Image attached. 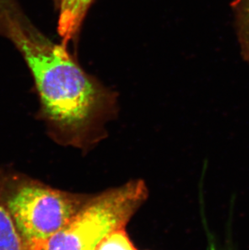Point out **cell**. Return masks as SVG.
<instances>
[{
    "mask_svg": "<svg viewBox=\"0 0 249 250\" xmlns=\"http://www.w3.org/2000/svg\"><path fill=\"white\" fill-rule=\"evenodd\" d=\"M3 167H0V250H25L2 196Z\"/></svg>",
    "mask_w": 249,
    "mask_h": 250,
    "instance_id": "5",
    "label": "cell"
},
{
    "mask_svg": "<svg viewBox=\"0 0 249 250\" xmlns=\"http://www.w3.org/2000/svg\"><path fill=\"white\" fill-rule=\"evenodd\" d=\"M92 0H60L58 31L62 38V45L74 38L80 29Z\"/></svg>",
    "mask_w": 249,
    "mask_h": 250,
    "instance_id": "4",
    "label": "cell"
},
{
    "mask_svg": "<svg viewBox=\"0 0 249 250\" xmlns=\"http://www.w3.org/2000/svg\"><path fill=\"white\" fill-rule=\"evenodd\" d=\"M96 250H137L124 229H118L106 236Z\"/></svg>",
    "mask_w": 249,
    "mask_h": 250,
    "instance_id": "7",
    "label": "cell"
},
{
    "mask_svg": "<svg viewBox=\"0 0 249 250\" xmlns=\"http://www.w3.org/2000/svg\"><path fill=\"white\" fill-rule=\"evenodd\" d=\"M148 197L142 180L91 194L71 221L41 250H96L106 236L124 229Z\"/></svg>",
    "mask_w": 249,
    "mask_h": 250,
    "instance_id": "3",
    "label": "cell"
},
{
    "mask_svg": "<svg viewBox=\"0 0 249 250\" xmlns=\"http://www.w3.org/2000/svg\"><path fill=\"white\" fill-rule=\"evenodd\" d=\"M232 250L230 248V246H228V247H227V248L224 249V250Z\"/></svg>",
    "mask_w": 249,
    "mask_h": 250,
    "instance_id": "8",
    "label": "cell"
},
{
    "mask_svg": "<svg viewBox=\"0 0 249 250\" xmlns=\"http://www.w3.org/2000/svg\"><path fill=\"white\" fill-rule=\"evenodd\" d=\"M9 31L33 74L52 139L81 149L100 141L113 110L110 92L81 68L65 45L18 24L11 23Z\"/></svg>",
    "mask_w": 249,
    "mask_h": 250,
    "instance_id": "1",
    "label": "cell"
},
{
    "mask_svg": "<svg viewBox=\"0 0 249 250\" xmlns=\"http://www.w3.org/2000/svg\"><path fill=\"white\" fill-rule=\"evenodd\" d=\"M230 6L240 52L249 63V0H233Z\"/></svg>",
    "mask_w": 249,
    "mask_h": 250,
    "instance_id": "6",
    "label": "cell"
},
{
    "mask_svg": "<svg viewBox=\"0 0 249 250\" xmlns=\"http://www.w3.org/2000/svg\"><path fill=\"white\" fill-rule=\"evenodd\" d=\"M2 196L25 250H41L71 221L91 194L55 189L5 168Z\"/></svg>",
    "mask_w": 249,
    "mask_h": 250,
    "instance_id": "2",
    "label": "cell"
}]
</instances>
